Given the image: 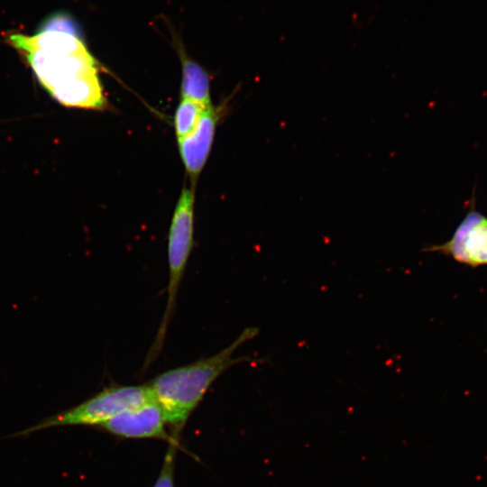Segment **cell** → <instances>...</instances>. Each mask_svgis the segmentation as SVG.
<instances>
[{"label": "cell", "mask_w": 487, "mask_h": 487, "mask_svg": "<svg viewBox=\"0 0 487 487\" xmlns=\"http://www.w3.org/2000/svg\"><path fill=\"white\" fill-rule=\"evenodd\" d=\"M175 458V445L171 446L165 455L160 476L154 487H173V471Z\"/></svg>", "instance_id": "10"}, {"label": "cell", "mask_w": 487, "mask_h": 487, "mask_svg": "<svg viewBox=\"0 0 487 487\" xmlns=\"http://www.w3.org/2000/svg\"><path fill=\"white\" fill-rule=\"evenodd\" d=\"M166 420L159 404L153 400L122 412L100 427L111 434L128 438H167Z\"/></svg>", "instance_id": "6"}, {"label": "cell", "mask_w": 487, "mask_h": 487, "mask_svg": "<svg viewBox=\"0 0 487 487\" xmlns=\"http://www.w3.org/2000/svg\"><path fill=\"white\" fill-rule=\"evenodd\" d=\"M194 189L183 188L176 205L168 237L169 285L166 310L152 352L158 353L173 311L177 291L193 245Z\"/></svg>", "instance_id": "4"}, {"label": "cell", "mask_w": 487, "mask_h": 487, "mask_svg": "<svg viewBox=\"0 0 487 487\" xmlns=\"http://www.w3.org/2000/svg\"><path fill=\"white\" fill-rule=\"evenodd\" d=\"M7 42L24 59L37 81L60 104L103 110L107 106L99 66L80 32L39 29L32 35L7 33Z\"/></svg>", "instance_id": "1"}, {"label": "cell", "mask_w": 487, "mask_h": 487, "mask_svg": "<svg viewBox=\"0 0 487 487\" xmlns=\"http://www.w3.org/2000/svg\"><path fill=\"white\" fill-rule=\"evenodd\" d=\"M205 106L199 103L182 98L174 116V128L178 141L190 135L197 128Z\"/></svg>", "instance_id": "9"}, {"label": "cell", "mask_w": 487, "mask_h": 487, "mask_svg": "<svg viewBox=\"0 0 487 487\" xmlns=\"http://www.w3.org/2000/svg\"><path fill=\"white\" fill-rule=\"evenodd\" d=\"M217 122V112L207 106L195 131L178 141L181 160L191 180L192 188L208 158Z\"/></svg>", "instance_id": "7"}, {"label": "cell", "mask_w": 487, "mask_h": 487, "mask_svg": "<svg viewBox=\"0 0 487 487\" xmlns=\"http://www.w3.org/2000/svg\"><path fill=\"white\" fill-rule=\"evenodd\" d=\"M153 400H155L149 386L107 387L84 402L50 416L14 434V436H25L36 431L61 426H101L122 412Z\"/></svg>", "instance_id": "3"}, {"label": "cell", "mask_w": 487, "mask_h": 487, "mask_svg": "<svg viewBox=\"0 0 487 487\" xmlns=\"http://www.w3.org/2000/svg\"><path fill=\"white\" fill-rule=\"evenodd\" d=\"M170 28L181 62V97L196 101L205 107L212 105L208 73L186 53L179 35Z\"/></svg>", "instance_id": "8"}, {"label": "cell", "mask_w": 487, "mask_h": 487, "mask_svg": "<svg viewBox=\"0 0 487 487\" xmlns=\"http://www.w3.org/2000/svg\"><path fill=\"white\" fill-rule=\"evenodd\" d=\"M258 332L256 327H248L217 354L158 375L149 387L166 423L181 428L212 383L232 365L247 360L234 358V352Z\"/></svg>", "instance_id": "2"}, {"label": "cell", "mask_w": 487, "mask_h": 487, "mask_svg": "<svg viewBox=\"0 0 487 487\" xmlns=\"http://www.w3.org/2000/svg\"><path fill=\"white\" fill-rule=\"evenodd\" d=\"M423 251L451 257L473 268L487 265V216L473 207L449 240L427 246Z\"/></svg>", "instance_id": "5"}]
</instances>
